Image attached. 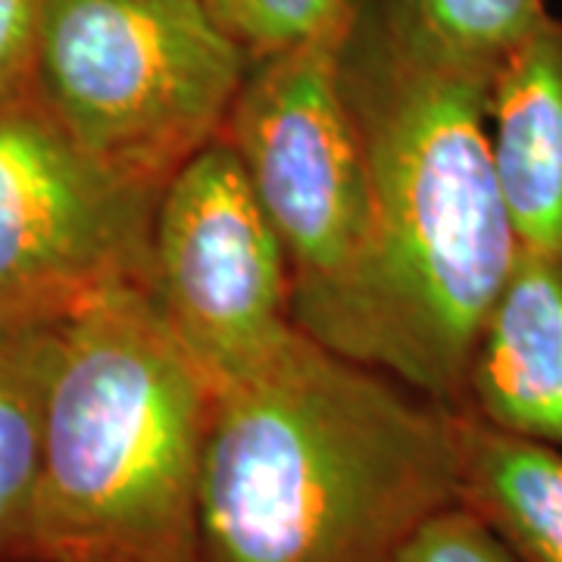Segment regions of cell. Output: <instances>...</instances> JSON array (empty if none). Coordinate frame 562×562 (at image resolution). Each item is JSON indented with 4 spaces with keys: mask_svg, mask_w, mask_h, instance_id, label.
<instances>
[{
    "mask_svg": "<svg viewBox=\"0 0 562 562\" xmlns=\"http://www.w3.org/2000/svg\"><path fill=\"white\" fill-rule=\"evenodd\" d=\"M338 72L372 201L353 360L460 409L469 350L519 250L487 128L494 76L403 0H347Z\"/></svg>",
    "mask_w": 562,
    "mask_h": 562,
    "instance_id": "6da1fadb",
    "label": "cell"
},
{
    "mask_svg": "<svg viewBox=\"0 0 562 562\" xmlns=\"http://www.w3.org/2000/svg\"><path fill=\"white\" fill-rule=\"evenodd\" d=\"M250 66L206 0H44L32 88L91 160L162 191L220 138Z\"/></svg>",
    "mask_w": 562,
    "mask_h": 562,
    "instance_id": "277c9868",
    "label": "cell"
},
{
    "mask_svg": "<svg viewBox=\"0 0 562 562\" xmlns=\"http://www.w3.org/2000/svg\"><path fill=\"white\" fill-rule=\"evenodd\" d=\"M460 506L519 562H562V447L506 435L457 409Z\"/></svg>",
    "mask_w": 562,
    "mask_h": 562,
    "instance_id": "30bf717a",
    "label": "cell"
},
{
    "mask_svg": "<svg viewBox=\"0 0 562 562\" xmlns=\"http://www.w3.org/2000/svg\"><path fill=\"white\" fill-rule=\"evenodd\" d=\"M213 384L140 284L63 322L35 497L13 562H201Z\"/></svg>",
    "mask_w": 562,
    "mask_h": 562,
    "instance_id": "3957f363",
    "label": "cell"
},
{
    "mask_svg": "<svg viewBox=\"0 0 562 562\" xmlns=\"http://www.w3.org/2000/svg\"><path fill=\"white\" fill-rule=\"evenodd\" d=\"M387 562H519L513 550L469 513L465 506H447L435 513L397 547Z\"/></svg>",
    "mask_w": 562,
    "mask_h": 562,
    "instance_id": "5bb4252c",
    "label": "cell"
},
{
    "mask_svg": "<svg viewBox=\"0 0 562 562\" xmlns=\"http://www.w3.org/2000/svg\"><path fill=\"white\" fill-rule=\"evenodd\" d=\"M157 198L91 160L32 85L0 91V325L144 284Z\"/></svg>",
    "mask_w": 562,
    "mask_h": 562,
    "instance_id": "52a82bcc",
    "label": "cell"
},
{
    "mask_svg": "<svg viewBox=\"0 0 562 562\" xmlns=\"http://www.w3.org/2000/svg\"><path fill=\"white\" fill-rule=\"evenodd\" d=\"M140 288L213 387L254 372L297 335L279 232L222 135L162 184Z\"/></svg>",
    "mask_w": 562,
    "mask_h": 562,
    "instance_id": "8992f818",
    "label": "cell"
},
{
    "mask_svg": "<svg viewBox=\"0 0 562 562\" xmlns=\"http://www.w3.org/2000/svg\"><path fill=\"white\" fill-rule=\"evenodd\" d=\"M453 57L497 72L506 54L550 13L543 0H403Z\"/></svg>",
    "mask_w": 562,
    "mask_h": 562,
    "instance_id": "7c38bea8",
    "label": "cell"
},
{
    "mask_svg": "<svg viewBox=\"0 0 562 562\" xmlns=\"http://www.w3.org/2000/svg\"><path fill=\"white\" fill-rule=\"evenodd\" d=\"M344 25L254 60L222 138L235 147L279 232L297 328L353 357L372 250V201L360 132L338 72Z\"/></svg>",
    "mask_w": 562,
    "mask_h": 562,
    "instance_id": "5b68a950",
    "label": "cell"
},
{
    "mask_svg": "<svg viewBox=\"0 0 562 562\" xmlns=\"http://www.w3.org/2000/svg\"><path fill=\"white\" fill-rule=\"evenodd\" d=\"M457 503V409L301 328L213 387L201 562H387Z\"/></svg>",
    "mask_w": 562,
    "mask_h": 562,
    "instance_id": "7a4b0ae2",
    "label": "cell"
},
{
    "mask_svg": "<svg viewBox=\"0 0 562 562\" xmlns=\"http://www.w3.org/2000/svg\"><path fill=\"white\" fill-rule=\"evenodd\" d=\"M491 150L522 250L562 257V20L547 13L491 81Z\"/></svg>",
    "mask_w": 562,
    "mask_h": 562,
    "instance_id": "9c48e42d",
    "label": "cell"
},
{
    "mask_svg": "<svg viewBox=\"0 0 562 562\" xmlns=\"http://www.w3.org/2000/svg\"><path fill=\"white\" fill-rule=\"evenodd\" d=\"M206 7L254 60L291 50L347 22V0H206Z\"/></svg>",
    "mask_w": 562,
    "mask_h": 562,
    "instance_id": "4fadbf2b",
    "label": "cell"
},
{
    "mask_svg": "<svg viewBox=\"0 0 562 562\" xmlns=\"http://www.w3.org/2000/svg\"><path fill=\"white\" fill-rule=\"evenodd\" d=\"M44 0H0V91L32 85Z\"/></svg>",
    "mask_w": 562,
    "mask_h": 562,
    "instance_id": "9a60e30c",
    "label": "cell"
},
{
    "mask_svg": "<svg viewBox=\"0 0 562 562\" xmlns=\"http://www.w3.org/2000/svg\"><path fill=\"white\" fill-rule=\"evenodd\" d=\"M63 322L66 316L0 325V562L16 560L35 497Z\"/></svg>",
    "mask_w": 562,
    "mask_h": 562,
    "instance_id": "8fae6325",
    "label": "cell"
},
{
    "mask_svg": "<svg viewBox=\"0 0 562 562\" xmlns=\"http://www.w3.org/2000/svg\"><path fill=\"white\" fill-rule=\"evenodd\" d=\"M460 409L562 447V257L516 250L469 350Z\"/></svg>",
    "mask_w": 562,
    "mask_h": 562,
    "instance_id": "ba28073f",
    "label": "cell"
}]
</instances>
